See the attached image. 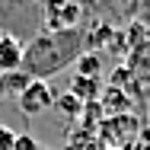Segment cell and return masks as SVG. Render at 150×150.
Wrapping results in <instances>:
<instances>
[{"instance_id": "cell-13", "label": "cell", "mask_w": 150, "mask_h": 150, "mask_svg": "<svg viewBox=\"0 0 150 150\" xmlns=\"http://www.w3.org/2000/svg\"><path fill=\"white\" fill-rule=\"evenodd\" d=\"M105 86H115V90H125V93H131V96H137V83H134L131 70H128L125 64H118V67L109 74V83H105Z\"/></svg>"}, {"instance_id": "cell-16", "label": "cell", "mask_w": 150, "mask_h": 150, "mask_svg": "<svg viewBox=\"0 0 150 150\" xmlns=\"http://www.w3.org/2000/svg\"><path fill=\"white\" fill-rule=\"evenodd\" d=\"M32 3H45V0H32Z\"/></svg>"}, {"instance_id": "cell-9", "label": "cell", "mask_w": 150, "mask_h": 150, "mask_svg": "<svg viewBox=\"0 0 150 150\" xmlns=\"http://www.w3.org/2000/svg\"><path fill=\"white\" fill-rule=\"evenodd\" d=\"M83 105L86 102H99V93H102V83L96 80V77H80V74H74V83H70V90Z\"/></svg>"}, {"instance_id": "cell-5", "label": "cell", "mask_w": 150, "mask_h": 150, "mask_svg": "<svg viewBox=\"0 0 150 150\" xmlns=\"http://www.w3.org/2000/svg\"><path fill=\"white\" fill-rule=\"evenodd\" d=\"M99 105H102V115L112 118V115H128L134 109V96L125 90H115V86H102L99 93Z\"/></svg>"}, {"instance_id": "cell-7", "label": "cell", "mask_w": 150, "mask_h": 150, "mask_svg": "<svg viewBox=\"0 0 150 150\" xmlns=\"http://www.w3.org/2000/svg\"><path fill=\"white\" fill-rule=\"evenodd\" d=\"M23 64V42L16 35H0V74H16Z\"/></svg>"}, {"instance_id": "cell-6", "label": "cell", "mask_w": 150, "mask_h": 150, "mask_svg": "<svg viewBox=\"0 0 150 150\" xmlns=\"http://www.w3.org/2000/svg\"><path fill=\"white\" fill-rule=\"evenodd\" d=\"M125 67L131 70V77H134L137 86H150V42L137 45V48H131V51H128V61H125Z\"/></svg>"}, {"instance_id": "cell-4", "label": "cell", "mask_w": 150, "mask_h": 150, "mask_svg": "<svg viewBox=\"0 0 150 150\" xmlns=\"http://www.w3.org/2000/svg\"><path fill=\"white\" fill-rule=\"evenodd\" d=\"M16 102H19L23 115H42V112H48L54 105V90H51L48 80H32L29 86L16 96Z\"/></svg>"}, {"instance_id": "cell-14", "label": "cell", "mask_w": 150, "mask_h": 150, "mask_svg": "<svg viewBox=\"0 0 150 150\" xmlns=\"http://www.w3.org/2000/svg\"><path fill=\"white\" fill-rule=\"evenodd\" d=\"M13 150H42V147H38V141L32 137L29 131H23V134H16V141H13Z\"/></svg>"}, {"instance_id": "cell-3", "label": "cell", "mask_w": 150, "mask_h": 150, "mask_svg": "<svg viewBox=\"0 0 150 150\" xmlns=\"http://www.w3.org/2000/svg\"><path fill=\"white\" fill-rule=\"evenodd\" d=\"M42 6H45V29L48 32L80 29V19H83L80 0H45Z\"/></svg>"}, {"instance_id": "cell-11", "label": "cell", "mask_w": 150, "mask_h": 150, "mask_svg": "<svg viewBox=\"0 0 150 150\" xmlns=\"http://www.w3.org/2000/svg\"><path fill=\"white\" fill-rule=\"evenodd\" d=\"M115 38V32L109 23H99V26H93L90 32H83V48L86 51H96V48H102V45H109Z\"/></svg>"}, {"instance_id": "cell-17", "label": "cell", "mask_w": 150, "mask_h": 150, "mask_svg": "<svg viewBox=\"0 0 150 150\" xmlns=\"http://www.w3.org/2000/svg\"><path fill=\"white\" fill-rule=\"evenodd\" d=\"M102 150H112V147H102Z\"/></svg>"}, {"instance_id": "cell-1", "label": "cell", "mask_w": 150, "mask_h": 150, "mask_svg": "<svg viewBox=\"0 0 150 150\" xmlns=\"http://www.w3.org/2000/svg\"><path fill=\"white\" fill-rule=\"evenodd\" d=\"M83 51H86L83 48V29H67V32L42 29L38 35H32V42L23 48L19 70L29 80H48V77L61 74L64 67H70Z\"/></svg>"}, {"instance_id": "cell-2", "label": "cell", "mask_w": 150, "mask_h": 150, "mask_svg": "<svg viewBox=\"0 0 150 150\" xmlns=\"http://www.w3.org/2000/svg\"><path fill=\"white\" fill-rule=\"evenodd\" d=\"M141 118L134 115V112H128V115H112V118H102L99 121V128H96V134H99V144L102 147H112V150H131L134 147V141H137V134H141Z\"/></svg>"}, {"instance_id": "cell-15", "label": "cell", "mask_w": 150, "mask_h": 150, "mask_svg": "<svg viewBox=\"0 0 150 150\" xmlns=\"http://www.w3.org/2000/svg\"><path fill=\"white\" fill-rule=\"evenodd\" d=\"M13 141H16V131L0 125V150H13Z\"/></svg>"}, {"instance_id": "cell-10", "label": "cell", "mask_w": 150, "mask_h": 150, "mask_svg": "<svg viewBox=\"0 0 150 150\" xmlns=\"http://www.w3.org/2000/svg\"><path fill=\"white\" fill-rule=\"evenodd\" d=\"M74 74L96 77V80H99V74H102V54H99V51H83L80 58L74 61Z\"/></svg>"}, {"instance_id": "cell-8", "label": "cell", "mask_w": 150, "mask_h": 150, "mask_svg": "<svg viewBox=\"0 0 150 150\" xmlns=\"http://www.w3.org/2000/svg\"><path fill=\"white\" fill-rule=\"evenodd\" d=\"M67 150H102V144H99V134L93 128H83L74 121V128L67 134Z\"/></svg>"}, {"instance_id": "cell-12", "label": "cell", "mask_w": 150, "mask_h": 150, "mask_svg": "<svg viewBox=\"0 0 150 150\" xmlns=\"http://www.w3.org/2000/svg\"><path fill=\"white\" fill-rule=\"evenodd\" d=\"M51 109H58L64 118L77 121V118H80V112H83V102H80L74 93H61V96H54V105H51Z\"/></svg>"}]
</instances>
